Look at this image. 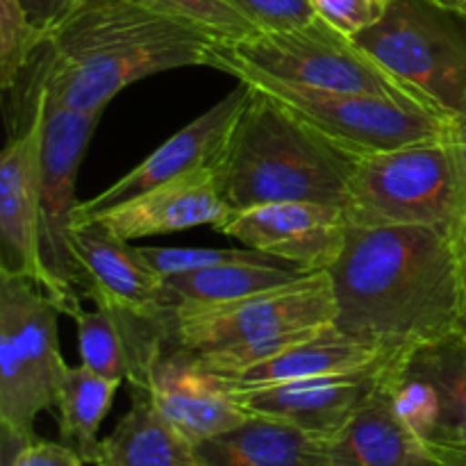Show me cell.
<instances>
[{"instance_id": "31", "label": "cell", "mask_w": 466, "mask_h": 466, "mask_svg": "<svg viewBox=\"0 0 466 466\" xmlns=\"http://www.w3.org/2000/svg\"><path fill=\"white\" fill-rule=\"evenodd\" d=\"M421 444V466H466V419L428 437Z\"/></svg>"}, {"instance_id": "29", "label": "cell", "mask_w": 466, "mask_h": 466, "mask_svg": "<svg viewBox=\"0 0 466 466\" xmlns=\"http://www.w3.org/2000/svg\"><path fill=\"white\" fill-rule=\"evenodd\" d=\"M314 14L349 36H358L382 21L390 0H309Z\"/></svg>"}, {"instance_id": "3", "label": "cell", "mask_w": 466, "mask_h": 466, "mask_svg": "<svg viewBox=\"0 0 466 466\" xmlns=\"http://www.w3.org/2000/svg\"><path fill=\"white\" fill-rule=\"evenodd\" d=\"M248 85V82H246ZM250 86L212 171L232 212L267 203L303 200L344 209L358 159Z\"/></svg>"}, {"instance_id": "7", "label": "cell", "mask_w": 466, "mask_h": 466, "mask_svg": "<svg viewBox=\"0 0 466 466\" xmlns=\"http://www.w3.org/2000/svg\"><path fill=\"white\" fill-rule=\"evenodd\" d=\"M57 308L27 278L0 273V423L35 440V421L57 408L68 364L59 349Z\"/></svg>"}, {"instance_id": "27", "label": "cell", "mask_w": 466, "mask_h": 466, "mask_svg": "<svg viewBox=\"0 0 466 466\" xmlns=\"http://www.w3.org/2000/svg\"><path fill=\"white\" fill-rule=\"evenodd\" d=\"M46 35L16 0H0V89L12 91L32 66Z\"/></svg>"}, {"instance_id": "33", "label": "cell", "mask_w": 466, "mask_h": 466, "mask_svg": "<svg viewBox=\"0 0 466 466\" xmlns=\"http://www.w3.org/2000/svg\"><path fill=\"white\" fill-rule=\"evenodd\" d=\"M14 466H85V460L64 441L32 440L16 455Z\"/></svg>"}, {"instance_id": "12", "label": "cell", "mask_w": 466, "mask_h": 466, "mask_svg": "<svg viewBox=\"0 0 466 466\" xmlns=\"http://www.w3.org/2000/svg\"><path fill=\"white\" fill-rule=\"evenodd\" d=\"M214 230L305 273H321L339 258L349 223L337 205L285 200L232 212Z\"/></svg>"}, {"instance_id": "8", "label": "cell", "mask_w": 466, "mask_h": 466, "mask_svg": "<svg viewBox=\"0 0 466 466\" xmlns=\"http://www.w3.org/2000/svg\"><path fill=\"white\" fill-rule=\"evenodd\" d=\"M337 303L326 271L308 273L287 285L230 300V303L177 308L167 314V349L189 355L214 353L262 341L282 332L335 323Z\"/></svg>"}, {"instance_id": "6", "label": "cell", "mask_w": 466, "mask_h": 466, "mask_svg": "<svg viewBox=\"0 0 466 466\" xmlns=\"http://www.w3.org/2000/svg\"><path fill=\"white\" fill-rule=\"evenodd\" d=\"M344 217L349 228L431 226L455 237L460 182L446 137L358 159Z\"/></svg>"}, {"instance_id": "13", "label": "cell", "mask_w": 466, "mask_h": 466, "mask_svg": "<svg viewBox=\"0 0 466 466\" xmlns=\"http://www.w3.org/2000/svg\"><path fill=\"white\" fill-rule=\"evenodd\" d=\"M385 382L396 408L419 440L466 419V335L412 346L385 364Z\"/></svg>"}, {"instance_id": "10", "label": "cell", "mask_w": 466, "mask_h": 466, "mask_svg": "<svg viewBox=\"0 0 466 466\" xmlns=\"http://www.w3.org/2000/svg\"><path fill=\"white\" fill-rule=\"evenodd\" d=\"M41 139L44 98L30 100V121L7 141L0 155V273L27 278L48 291L62 314L76 319V308L50 273L44 253L41 217Z\"/></svg>"}, {"instance_id": "25", "label": "cell", "mask_w": 466, "mask_h": 466, "mask_svg": "<svg viewBox=\"0 0 466 466\" xmlns=\"http://www.w3.org/2000/svg\"><path fill=\"white\" fill-rule=\"evenodd\" d=\"M121 382L103 378L85 364L68 367L59 390V435L85 462L96 464L100 453L98 431L109 414Z\"/></svg>"}, {"instance_id": "11", "label": "cell", "mask_w": 466, "mask_h": 466, "mask_svg": "<svg viewBox=\"0 0 466 466\" xmlns=\"http://www.w3.org/2000/svg\"><path fill=\"white\" fill-rule=\"evenodd\" d=\"M100 116L103 112H76V109L59 107L44 98L39 185L41 217H44V253L50 273L76 308V317L82 312V299H85L82 296V273L71 248L73 218H76V209L80 205L76 200V182Z\"/></svg>"}, {"instance_id": "34", "label": "cell", "mask_w": 466, "mask_h": 466, "mask_svg": "<svg viewBox=\"0 0 466 466\" xmlns=\"http://www.w3.org/2000/svg\"><path fill=\"white\" fill-rule=\"evenodd\" d=\"M23 12L46 36L59 25L66 16L76 12L82 0H16Z\"/></svg>"}, {"instance_id": "20", "label": "cell", "mask_w": 466, "mask_h": 466, "mask_svg": "<svg viewBox=\"0 0 466 466\" xmlns=\"http://www.w3.org/2000/svg\"><path fill=\"white\" fill-rule=\"evenodd\" d=\"M330 466H421L423 444L396 408L385 369L358 412L323 440Z\"/></svg>"}, {"instance_id": "2", "label": "cell", "mask_w": 466, "mask_h": 466, "mask_svg": "<svg viewBox=\"0 0 466 466\" xmlns=\"http://www.w3.org/2000/svg\"><path fill=\"white\" fill-rule=\"evenodd\" d=\"M217 41L139 0H82L36 53L27 98L105 112L126 86L185 66H208Z\"/></svg>"}, {"instance_id": "35", "label": "cell", "mask_w": 466, "mask_h": 466, "mask_svg": "<svg viewBox=\"0 0 466 466\" xmlns=\"http://www.w3.org/2000/svg\"><path fill=\"white\" fill-rule=\"evenodd\" d=\"M30 437L18 435L16 431H12L9 426H3V423H0V466H14L16 455L21 453L23 446L30 444Z\"/></svg>"}, {"instance_id": "24", "label": "cell", "mask_w": 466, "mask_h": 466, "mask_svg": "<svg viewBox=\"0 0 466 466\" xmlns=\"http://www.w3.org/2000/svg\"><path fill=\"white\" fill-rule=\"evenodd\" d=\"M308 276L291 264L228 262L164 278V309L230 303Z\"/></svg>"}, {"instance_id": "36", "label": "cell", "mask_w": 466, "mask_h": 466, "mask_svg": "<svg viewBox=\"0 0 466 466\" xmlns=\"http://www.w3.org/2000/svg\"><path fill=\"white\" fill-rule=\"evenodd\" d=\"M428 3L437 5V7H444L449 12L460 14V16L466 18V0H428Z\"/></svg>"}, {"instance_id": "18", "label": "cell", "mask_w": 466, "mask_h": 466, "mask_svg": "<svg viewBox=\"0 0 466 466\" xmlns=\"http://www.w3.org/2000/svg\"><path fill=\"white\" fill-rule=\"evenodd\" d=\"M144 391L194 444L223 435L250 417L217 378L176 349H167L155 360Z\"/></svg>"}, {"instance_id": "21", "label": "cell", "mask_w": 466, "mask_h": 466, "mask_svg": "<svg viewBox=\"0 0 466 466\" xmlns=\"http://www.w3.org/2000/svg\"><path fill=\"white\" fill-rule=\"evenodd\" d=\"M387 358H394V355H387L385 350L376 349L367 341L355 339V337L341 332L335 323H330L308 339L282 350L276 358L264 360V362L241 369L230 376L214 378L228 391H235L303 380V378L326 376V373L355 371V369L371 367V364L382 362Z\"/></svg>"}, {"instance_id": "32", "label": "cell", "mask_w": 466, "mask_h": 466, "mask_svg": "<svg viewBox=\"0 0 466 466\" xmlns=\"http://www.w3.org/2000/svg\"><path fill=\"white\" fill-rule=\"evenodd\" d=\"M446 144H449L451 153H453L455 168H458V182H460V226L453 237L455 246H458L466 239V107L460 114H455V116L449 118V127H446Z\"/></svg>"}, {"instance_id": "1", "label": "cell", "mask_w": 466, "mask_h": 466, "mask_svg": "<svg viewBox=\"0 0 466 466\" xmlns=\"http://www.w3.org/2000/svg\"><path fill=\"white\" fill-rule=\"evenodd\" d=\"M326 273L335 326L387 355L462 332V259L440 228H349Z\"/></svg>"}, {"instance_id": "17", "label": "cell", "mask_w": 466, "mask_h": 466, "mask_svg": "<svg viewBox=\"0 0 466 466\" xmlns=\"http://www.w3.org/2000/svg\"><path fill=\"white\" fill-rule=\"evenodd\" d=\"M80 364L109 380L146 390L155 360L167 350V314L153 317L118 305L98 303L76 319Z\"/></svg>"}, {"instance_id": "19", "label": "cell", "mask_w": 466, "mask_h": 466, "mask_svg": "<svg viewBox=\"0 0 466 466\" xmlns=\"http://www.w3.org/2000/svg\"><path fill=\"white\" fill-rule=\"evenodd\" d=\"M230 214L232 209L218 191L212 168H198L162 182L116 208L105 209L94 218L123 239L132 241L198 226L218 228Z\"/></svg>"}, {"instance_id": "28", "label": "cell", "mask_w": 466, "mask_h": 466, "mask_svg": "<svg viewBox=\"0 0 466 466\" xmlns=\"http://www.w3.org/2000/svg\"><path fill=\"white\" fill-rule=\"evenodd\" d=\"M146 262L162 278L177 276V273L198 271V268L218 267L228 262H278L282 259L264 255L253 248H141Z\"/></svg>"}, {"instance_id": "26", "label": "cell", "mask_w": 466, "mask_h": 466, "mask_svg": "<svg viewBox=\"0 0 466 466\" xmlns=\"http://www.w3.org/2000/svg\"><path fill=\"white\" fill-rule=\"evenodd\" d=\"M139 3L200 27L214 41H241L262 32L232 0H139Z\"/></svg>"}, {"instance_id": "4", "label": "cell", "mask_w": 466, "mask_h": 466, "mask_svg": "<svg viewBox=\"0 0 466 466\" xmlns=\"http://www.w3.org/2000/svg\"><path fill=\"white\" fill-rule=\"evenodd\" d=\"M208 66L239 82H278L414 103L408 91L355 44L353 36L335 30L319 16L294 30L217 41L209 50Z\"/></svg>"}, {"instance_id": "14", "label": "cell", "mask_w": 466, "mask_h": 466, "mask_svg": "<svg viewBox=\"0 0 466 466\" xmlns=\"http://www.w3.org/2000/svg\"><path fill=\"white\" fill-rule=\"evenodd\" d=\"M248 94L250 86L246 82H237V86L226 98L214 103L208 112L187 123L180 132H176L153 155H148L139 167L126 173L121 180L114 182L103 194L77 205L73 226L89 221V218L103 214L105 209L116 208L126 200L137 198V196L146 194L148 189L173 180V177L187 176V173H194L198 168H212L221 155L223 146H226L228 137H230L241 107L248 100Z\"/></svg>"}, {"instance_id": "5", "label": "cell", "mask_w": 466, "mask_h": 466, "mask_svg": "<svg viewBox=\"0 0 466 466\" xmlns=\"http://www.w3.org/2000/svg\"><path fill=\"white\" fill-rule=\"evenodd\" d=\"M414 103L441 118L466 107V18L428 0H390L382 21L353 36Z\"/></svg>"}, {"instance_id": "23", "label": "cell", "mask_w": 466, "mask_h": 466, "mask_svg": "<svg viewBox=\"0 0 466 466\" xmlns=\"http://www.w3.org/2000/svg\"><path fill=\"white\" fill-rule=\"evenodd\" d=\"M96 466H209L194 441L157 410L148 391L132 390V405L100 441Z\"/></svg>"}, {"instance_id": "16", "label": "cell", "mask_w": 466, "mask_h": 466, "mask_svg": "<svg viewBox=\"0 0 466 466\" xmlns=\"http://www.w3.org/2000/svg\"><path fill=\"white\" fill-rule=\"evenodd\" d=\"M71 248L82 273V296L94 305H118L153 317L168 314L164 278L146 262L141 248H132L98 218L73 226Z\"/></svg>"}, {"instance_id": "15", "label": "cell", "mask_w": 466, "mask_h": 466, "mask_svg": "<svg viewBox=\"0 0 466 466\" xmlns=\"http://www.w3.org/2000/svg\"><path fill=\"white\" fill-rule=\"evenodd\" d=\"M390 360V358H387ZM387 360L355 371L230 391L250 417L276 419L321 440L335 435L373 394Z\"/></svg>"}, {"instance_id": "9", "label": "cell", "mask_w": 466, "mask_h": 466, "mask_svg": "<svg viewBox=\"0 0 466 466\" xmlns=\"http://www.w3.org/2000/svg\"><path fill=\"white\" fill-rule=\"evenodd\" d=\"M239 82V80H237ZM267 91L287 112L355 159L423 141L444 139L449 118L421 105L349 91H319L278 82H248Z\"/></svg>"}, {"instance_id": "30", "label": "cell", "mask_w": 466, "mask_h": 466, "mask_svg": "<svg viewBox=\"0 0 466 466\" xmlns=\"http://www.w3.org/2000/svg\"><path fill=\"white\" fill-rule=\"evenodd\" d=\"M262 32H285L317 18L309 0H232Z\"/></svg>"}, {"instance_id": "22", "label": "cell", "mask_w": 466, "mask_h": 466, "mask_svg": "<svg viewBox=\"0 0 466 466\" xmlns=\"http://www.w3.org/2000/svg\"><path fill=\"white\" fill-rule=\"evenodd\" d=\"M196 449L209 466H330L321 437L264 417H248Z\"/></svg>"}, {"instance_id": "37", "label": "cell", "mask_w": 466, "mask_h": 466, "mask_svg": "<svg viewBox=\"0 0 466 466\" xmlns=\"http://www.w3.org/2000/svg\"><path fill=\"white\" fill-rule=\"evenodd\" d=\"M458 253H460V259H462V291H464V308H462L464 326H462V332L466 335V239L462 241V244H458Z\"/></svg>"}]
</instances>
